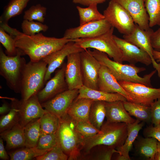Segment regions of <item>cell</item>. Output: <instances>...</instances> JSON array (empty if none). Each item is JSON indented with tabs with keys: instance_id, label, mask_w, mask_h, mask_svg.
I'll use <instances>...</instances> for the list:
<instances>
[{
	"instance_id": "obj_42",
	"label": "cell",
	"mask_w": 160,
	"mask_h": 160,
	"mask_svg": "<svg viewBox=\"0 0 160 160\" xmlns=\"http://www.w3.org/2000/svg\"><path fill=\"white\" fill-rule=\"evenodd\" d=\"M150 107L151 123L154 125L160 124V98L153 102Z\"/></svg>"
},
{
	"instance_id": "obj_50",
	"label": "cell",
	"mask_w": 160,
	"mask_h": 160,
	"mask_svg": "<svg viewBox=\"0 0 160 160\" xmlns=\"http://www.w3.org/2000/svg\"><path fill=\"white\" fill-rule=\"evenodd\" d=\"M154 160H160V152L157 151L154 156Z\"/></svg>"
},
{
	"instance_id": "obj_8",
	"label": "cell",
	"mask_w": 160,
	"mask_h": 160,
	"mask_svg": "<svg viewBox=\"0 0 160 160\" xmlns=\"http://www.w3.org/2000/svg\"><path fill=\"white\" fill-rule=\"evenodd\" d=\"M105 19L111 26L124 35L132 32L135 24L127 10L114 0H111L104 11Z\"/></svg>"
},
{
	"instance_id": "obj_39",
	"label": "cell",
	"mask_w": 160,
	"mask_h": 160,
	"mask_svg": "<svg viewBox=\"0 0 160 160\" xmlns=\"http://www.w3.org/2000/svg\"><path fill=\"white\" fill-rule=\"evenodd\" d=\"M59 143L57 133L41 134L36 147L43 150H50Z\"/></svg>"
},
{
	"instance_id": "obj_34",
	"label": "cell",
	"mask_w": 160,
	"mask_h": 160,
	"mask_svg": "<svg viewBox=\"0 0 160 160\" xmlns=\"http://www.w3.org/2000/svg\"><path fill=\"white\" fill-rule=\"evenodd\" d=\"M49 150H40L36 147H25L20 148L9 155L11 160H30L43 155Z\"/></svg>"
},
{
	"instance_id": "obj_2",
	"label": "cell",
	"mask_w": 160,
	"mask_h": 160,
	"mask_svg": "<svg viewBox=\"0 0 160 160\" xmlns=\"http://www.w3.org/2000/svg\"><path fill=\"white\" fill-rule=\"evenodd\" d=\"M88 50L101 65L109 69L118 81H124L139 83L151 87V79L157 71L156 69L141 77L138 73L145 71V68L137 67L131 64H124L111 60L108 55L104 52L95 49Z\"/></svg>"
},
{
	"instance_id": "obj_15",
	"label": "cell",
	"mask_w": 160,
	"mask_h": 160,
	"mask_svg": "<svg viewBox=\"0 0 160 160\" xmlns=\"http://www.w3.org/2000/svg\"><path fill=\"white\" fill-rule=\"evenodd\" d=\"M65 63L56 72L54 77L47 82L45 87L37 94L41 103L53 98L56 95L68 89L65 78Z\"/></svg>"
},
{
	"instance_id": "obj_4",
	"label": "cell",
	"mask_w": 160,
	"mask_h": 160,
	"mask_svg": "<svg viewBox=\"0 0 160 160\" xmlns=\"http://www.w3.org/2000/svg\"><path fill=\"white\" fill-rule=\"evenodd\" d=\"M76 122L67 114L60 118L59 126L57 132L59 143L68 159H77L83 148L85 138L75 128Z\"/></svg>"
},
{
	"instance_id": "obj_25",
	"label": "cell",
	"mask_w": 160,
	"mask_h": 160,
	"mask_svg": "<svg viewBox=\"0 0 160 160\" xmlns=\"http://www.w3.org/2000/svg\"><path fill=\"white\" fill-rule=\"evenodd\" d=\"M24 127L19 123L0 133V136L6 142L7 150L25 147Z\"/></svg>"
},
{
	"instance_id": "obj_48",
	"label": "cell",
	"mask_w": 160,
	"mask_h": 160,
	"mask_svg": "<svg viewBox=\"0 0 160 160\" xmlns=\"http://www.w3.org/2000/svg\"><path fill=\"white\" fill-rule=\"evenodd\" d=\"M11 108L9 105L6 103H4L0 107V114L1 115H5L10 110Z\"/></svg>"
},
{
	"instance_id": "obj_17",
	"label": "cell",
	"mask_w": 160,
	"mask_h": 160,
	"mask_svg": "<svg viewBox=\"0 0 160 160\" xmlns=\"http://www.w3.org/2000/svg\"><path fill=\"white\" fill-rule=\"evenodd\" d=\"M113 38L123 53V61L130 64L140 63L147 66L152 64L151 58L145 51L124 39L114 35Z\"/></svg>"
},
{
	"instance_id": "obj_35",
	"label": "cell",
	"mask_w": 160,
	"mask_h": 160,
	"mask_svg": "<svg viewBox=\"0 0 160 160\" xmlns=\"http://www.w3.org/2000/svg\"><path fill=\"white\" fill-rule=\"evenodd\" d=\"M150 28L160 25V0H144Z\"/></svg>"
},
{
	"instance_id": "obj_38",
	"label": "cell",
	"mask_w": 160,
	"mask_h": 160,
	"mask_svg": "<svg viewBox=\"0 0 160 160\" xmlns=\"http://www.w3.org/2000/svg\"><path fill=\"white\" fill-rule=\"evenodd\" d=\"M0 42L5 48L7 55L13 56L17 55L18 49L15 46L14 39L7 33L1 27H0Z\"/></svg>"
},
{
	"instance_id": "obj_19",
	"label": "cell",
	"mask_w": 160,
	"mask_h": 160,
	"mask_svg": "<svg viewBox=\"0 0 160 160\" xmlns=\"http://www.w3.org/2000/svg\"><path fill=\"white\" fill-rule=\"evenodd\" d=\"M97 85L99 90L108 93H119L124 96L127 101L135 103L109 69L102 65L99 71Z\"/></svg>"
},
{
	"instance_id": "obj_1",
	"label": "cell",
	"mask_w": 160,
	"mask_h": 160,
	"mask_svg": "<svg viewBox=\"0 0 160 160\" xmlns=\"http://www.w3.org/2000/svg\"><path fill=\"white\" fill-rule=\"evenodd\" d=\"M14 39L15 46L22 55H26L30 61L38 62L51 53L62 48L67 43L74 39L47 37L41 33L28 36L21 32L8 25L4 28Z\"/></svg>"
},
{
	"instance_id": "obj_40",
	"label": "cell",
	"mask_w": 160,
	"mask_h": 160,
	"mask_svg": "<svg viewBox=\"0 0 160 160\" xmlns=\"http://www.w3.org/2000/svg\"><path fill=\"white\" fill-rule=\"evenodd\" d=\"M75 128L77 132L85 139L95 136L100 131L88 121L76 122Z\"/></svg>"
},
{
	"instance_id": "obj_14",
	"label": "cell",
	"mask_w": 160,
	"mask_h": 160,
	"mask_svg": "<svg viewBox=\"0 0 160 160\" xmlns=\"http://www.w3.org/2000/svg\"><path fill=\"white\" fill-rule=\"evenodd\" d=\"M19 109V124L25 127L30 122L40 118L47 111L42 107L37 95L31 96L26 100L16 99Z\"/></svg>"
},
{
	"instance_id": "obj_36",
	"label": "cell",
	"mask_w": 160,
	"mask_h": 160,
	"mask_svg": "<svg viewBox=\"0 0 160 160\" xmlns=\"http://www.w3.org/2000/svg\"><path fill=\"white\" fill-rule=\"evenodd\" d=\"M46 12L47 8L40 4L33 5L25 12L23 19L29 21L36 20L43 23Z\"/></svg>"
},
{
	"instance_id": "obj_5",
	"label": "cell",
	"mask_w": 160,
	"mask_h": 160,
	"mask_svg": "<svg viewBox=\"0 0 160 160\" xmlns=\"http://www.w3.org/2000/svg\"><path fill=\"white\" fill-rule=\"evenodd\" d=\"M47 66L43 60L36 62L30 61L26 64L20 85L22 99H28L42 89Z\"/></svg>"
},
{
	"instance_id": "obj_16",
	"label": "cell",
	"mask_w": 160,
	"mask_h": 160,
	"mask_svg": "<svg viewBox=\"0 0 160 160\" xmlns=\"http://www.w3.org/2000/svg\"><path fill=\"white\" fill-rule=\"evenodd\" d=\"M85 50L77 47L74 41L66 44L60 49L48 55L42 60L46 63L47 68L44 79V84L50 78L53 72L62 65L68 56L76 52H81Z\"/></svg>"
},
{
	"instance_id": "obj_43",
	"label": "cell",
	"mask_w": 160,
	"mask_h": 160,
	"mask_svg": "<svg viewBox=\"0 0 160 160\" xmlns=\"http://www.w3.org/2000/svg\"><path fill=\"white\" fill-rule=\"evenodd\" d=\"M143 134L146 137H153L160 142V124L149 126L144 129Z\"/></svg>"
},
{
	"instance_id": "obj_7",
	"label": "cell",
	"mask_w": 160,
	"mask_h": 160,
	"mask_svg": "<svg viewBox=\"0 0 160 160\" xmlns=\"http://www.w3.org/2000/svg\"><path fill=\"white\" fill-rule=\"evenodd\" d=\"M114 28L106 33L94 37L74 39L76 45L85 50L93 48L106 54L113 60L122 63L123 53L113 37Z\"/></svg>"
},
{
	"instance_id": "obj_37",
	"label": "cell",
	"mask_w": 160,
	"mask_h": 160,
	"mask_svg": "<svg viewBox=\"0 0 160 160\" xmlns=\"http://www.w3.org/2000/svg\"><path fill=\"white\" fill-rule=\"evenodd\" d=\"M48 28L49 27L46 24L39 22L24 20L21 24L22 33L28 36L35 35L41 31L45 32Z\"/></svg>"
},
{
	"instance_id": "obj_11",
	"label": "cell",
	"mask_w": 160,
	"mask_h": 160,
	"mask_svg": "<svg viewBox=\"0 0 160 160\" xmlns=\"http://www.w3.org/2000/svg\"><path fill=\"white\" fill-rule=\"evenodd\" d=\"M80 55L84 86L98 90V80L101 64L88 49L81 52Z\"/></svg>"
},
{
	"instance_id": "obj_41",
	"label": "cell",
	"mask_w": 160,
	"mask_h": 160,
	"mask_svg": "<svg viewBox=\"0 0 160 160\" xmlns=\"http://www.w3.org/2000/svg\"><path fill=\"white\" fill-rule=\"evenodd\" d=\"M37 160H67L68 156L63 151L59 143L45 154L36 158Z\"/></svg>"
},
{
	"instance_id": "obj_51",
	"label": "cell",
	"mask_w": 160,
	"mask_h": 160,
	"mask_svg": "<svg viewBox=\"0 0 160 160\" xmlns=\"http://www.w3.org/2000/svg\"><path fill=\"white\" fill-rule=\"evenodd\" d=\"M157 151L160 152V142L158 141L157 143Z\"/></svg>"
},
{
	"instance_id": "obj_9",
	"label": "cell",
	"mask_w": 160,
	"mask_h": 160,
	"mask_svg": "<svg viewBox=\"0 0 160 160\" xmlns=\"http://www.w3.org/2000/svg\"><path fill=\"white\" fill-rule=\"evenodd\" d=\"M112 27L105 19L91 21L67 29L63 37L71 39L94 37L106 33Z\"/></svg>"
},
{
	"instance_id": "obj_31",
	"label": "cell",
	"mask_w": 160,
	"mask_h": 160,
	"mask_svg": "<svg viewBox=\"0 0 160 160\" xmlns=\"http://www.w3.org/2000/svg\"><path fill=\"white\" fill-rule=\"evenodd\" d=\"M11 109L7 114L2 115L0 119V132L8 129L19 123V109L16 99L11 98Z\"/></svg>"
},
{
	"instance_id": "obj_52",
	"label": "cell",
	"mask_w": 160,
	"mask_h": 160,
	"mask_svg": "<svg viewBox=\"0 0 160 160\" xmlns=\"http://www.w3.org/2000/svg\"></svg>"
},
{
	"instance_id": "obj_27",
	"label": "cell",
	"mask_w": 160,
	"mask_h": 160,
	"mask_svg": "<svg viewBox=\"0 0 160 160\" xmlns=\"http://www.w3.org/2000/svg\"><path fill=\"white\" fill-rule=\"evenodd\" d=\"M124 107L129 114L141 121L149 123L151 121L150 106L126 101L123 102Z\"/></svg>"
},
{
	"instance_id": "obj_28",
	"label": "cell",
	"mask_w": 160,
	"mask_h": 160,
	"mask_svg": "<svg viewBox=\"0 0 160 160\" xmlns=\"http://www.w3.org/2000/svg\"><path fill=\"white\" fill-rule=\"evenodd\" d=\"M106 116L105 102L94 100L91 105L89 114L90 122L100 130Z\"/></svg>"
},
{
	"instance_id": "obj_47",
	"label": "cell",
	"mask_w": 160,
	"mask_h": 160,
	"mask_svg": "<svg viewBox=\"0 0 160 160\" xmlns=\"http://www.w3.org/2000/svg\"><path fill=\"white\" fill-rule=\"evenodd\" d=\"M3 139L0 137V159L7 160L10 159V157L7 153L4 147Z\"/></svg>"
},
{
	"instance_id": "obj_20",
	"label": "cell",
	"mask_w": 160,
	"mask_h": 160,
	"mask_svg": "<svg viewBox=\"0 0 160 160\" xmlns=\"http://www.w3.org/2000/svg\"><path fill=\"white\" fill-rule=\"evenodd\" d=\"M123 7L132 17L135 24L144 30L151 28L149 16L145 9L144 0H114Z\"/></svg>"
},
{
	"instance_id": "obj_3",
	"label": "cell",
	"mask_w": 160,
	"mask_h": 160,
	"mask_svg": "<svg viewBox=\"0 0 160 160\" xmlns=\"http://www.w3.org/2000/svg\"><path fill=\"white\" fill-rule=\"evenodd\" d=\"M127 124L108 121L103 124L100 132L84 140L83 147L87 152L98 145L111 146L116 149L124 143L128 134Z\"/></svg>"
},
{
	"instance_id": "obj_29",
	"label": "cell",
	"mask_w": 160,
	"mask_h": 160,
	"mask_svg": "<svg viewBox=\"0 0 160 160\" xmlns=\"http://www.w3.org/2000/svg\"><path fill=\"white\" fill-rule=\"evenodd\" d=\"M40 118L30 122L24 127L25 147H36L41 135Z\"/></svg>"
},
{
	"instance_id": "obj_32",
	"label": "cell",
	"mask_w": 160,
	"mask_h": 160,
	"mask_svg": "<svg viewBox=\"0 0 160 160\" xmlns=\"http://www.w3.org/2000/svg\"><path fill=\"white\" fill-rule=\"evenodd\" d=\"M97 4H92L86 8L79 6L76 7L79 15L80 25L91 21L105 19L103 15L98 11Z\"/></svg>"
},
{
	"instance_id": "obj_13",
	"label": "cell",
	"mask_w": 160,
	"mask_h": 160,
	"mask_svg": "<svg viewBox=\"0 0 160 160\" xmlns=\"http://www.w3.org/2000/svg\"><path fill=\"white\" fill-rule=\"evenodd\" d=\"M153 31L150 28L144 30L135 24L134 28L130 33L124 35L123 38L127 41L136 46L146 52L151 57L153 68L157 71L160 78V63L154 59L153 56V48L151 42V35Z\"/></svg>"
},
{
	"instance_id": "obj_21",
	"label": "cell",
	"mask_w": 160,
	"mask_h": 160,
	"mask_svg": "<svg viewBox=\"0 0 160 160\" xmlns=\"http://www.w3.org/2000/svg\"><path fill=\"white\" fill-rule=\"evenodd\" d=\"M121 101L105 102L107 121L112 122H124L127 124L134 123L136 121L125 109Z\"/></svg>"
},
{
	"instance_id": "obj_26",
	"label": "cell",
	"mask_w": 160,
	"mask_h": 160,
	"mask_svg": "<svg viewBox=\"0 0 160 160\" xmlns=\"http://www.w3.org/2000/svg\"><path fill=\"white\" fill-rule=\"evenodd\" d=\"M158 142L153 137L141 138L136 143V151L140 156L145 159L154 160V155L157 151Z\"/></svg>"
},
{
	"instance_id": "obj_22",
	"label": "cell",
	"mask_w": 160,
	"mask_h": 160,
	"mask_svg": "<svg viewBox=\"0 0 160 160\" xmlns=\"http://www.w3.org/2000/svg\"><path fill=\"white\" fill-rule=\"evenodd\" d=\"M94 101L88 98H76L68 109L67 114L76 122H89V114L91 105Z\"/></svg>"
},
{
	"instance_id": "obj_23",
	"label": "cell",
	"mask_w": 160,
	"mask_h": 160,
	"mask_svg": "<svg viewBox=\"0 0 160 160\" xmlns=\"http://www.w3.org/2000/svg\"><path fill=\"white\" fill-rule=\"evenodd\" d=\"M144 124V122L136 119L133 123L127 124L128 134L124 144L117 148L119 152L117 158L119 160H130L129 153L131 150L133 143L137 138L139 132Z\"/></svg>"
},
{
	"instance_id": "obj_49",
	"label": "cell",
	"mask_w": 160,
	"mask_h": 160,
	"mask_svg": "<svg viewBox=\"0 0 160 160\" xmlns=\"http://www.w3.org/2000/svg\"><path fill=\"white\" fill-rule=\"evenodd\" d=\"M153 53L154 59L157 62H160V52L153 50Z\"/></svg>"
},
{
	"instance_id": "obj_46",
	"label": "cell",
	"mask_w": 160,
	"mask_h": 160,
	"mask_svg": "<svg viewBox=\"0 0 160 160\" xmlns=\"http://www.w3.org/2000/svg\"><path fill=\"white\" fill-rule=\"evenodd\" d=\"M107 0H72L73 3L88 6L92 4L102 3Z\"/></svg>"
},
{
	"instance_id": "obj_44",
	"label": "cell",
	"mask_w": 160,
	"mask_h": 160,
	"mask_svg": "<svg viewBox=\"0 0 160 160\" xmlns=\"http://www.w3.org/2000/svg\"><path fill=\"white\" fill-rule=\"evenodd\" d=\"M115 148L111 146H108L106 148L97 156L96 159L101 160H111L114 153H119V152Z\"/></svg>"
},
{
	"instance_id": "obj_24",
	"label": "cell",
	"mask_w": 160,
	"mask_h": 160,
	"mask_svg": "<svg viewBox=\"0 0 160 160\" xmlns=\"http://www.w3.org/2000/svg\"><path fill=\"white\" fill-rule=\"evenodd\" d=\"M81 98H88L94 101L107 102L127 101L124 96L119 93L107 92L89 88L84 86L79 89V95L76 99Z\"/></svg>"
},
{
	"instance_id": "obj_45",
	"label": "cell",
	"mask_w": 160,
	"mask_h": 160,
	"mask_svg": "<svg viewBox=\"0 0 160 160\" xmlns=\"http://www.w3.org/2000/svg\"><path fill=\"white\" fill-rule=\"evenodd\" d=\"M151 42L154 50L160 52V28L153 32L151 36Z\"/></svg>"
},
{
	"instance_id": "obj_30",
	"label": "cell",
	"mask_w": 160,
	"mask_h": 160,
	"mask_svg": "<svg viewBox=\"0 0 160 160\" xmlns=\"http://www.w3.org/2000/svg\"><path fill=\"white\" fill-rule=\"evenodd\" d=\"M31 0H11L0 17V22L7 23L12 17L20 14Z\"/></svg>"
},
{
	"instance_id": "obj_18",
	"label": "cell",
	"mask_w": 160,
	"mask_h": 160,
	"mask_svg": "<svg viewBox=\"0 0 160 160\" xmlns=\"http://www.w3.org/2000/svg\"><path fill=\"white\" fill-rule=\"evenodd\" d=\"M80 53H73L67 57L65 78L69 89H79L84 86Z\"/></svg>"
},
{
	"instance_id": "obj_33",
	"label": "cell",
	"mask_w": 160,
	"mask_h": 160,
	"mask_svg": "<svg viewBox=\"0 0 160 160\" xmlns=\"http://www.w3.org/2000/svg\"><path fill=\"white\" fill-rule=\"evenodd\" d=\"M60 122V118L47 111L40 118L41 134L56 133Z\"/></svg>"
},
{
	"instance_id": "obj_12",
	"label": "cell",
	"mask_w": 160,
	"mask_h": 160,
	"mask_svg": "<svg viewBox=\"0 0 160 160\" xmlns=\"http://www.w3.org/2000/svg\"><path fill=\"white\" fill-rule=\"evenodd\" d=\"M79 93L78 89H68L41 105L47 111L61 118L67 114L68 109Z\"/></svg>"
},
{
	"instance_id": "obj_6",
	"label": "cell",
	"mask_w": 160,
	"mask_h": 160,
	"mask_svg": "<svg viewBox=\"0 0 160 160\" xmlns=\"http://www.w3.org/2000/svg\"><path fill=\"white\" fill-rule=\"evenodd\" d=\"M22 56L18 50L15 56H8L0 46V74L5 79L9 87L16 93H20L22 76L26 64Z\"/></svg>"
},
{
	"instance_id": "obj_10",
	"label": "cell",
	"mask_w": 160,
	"mask_h": 160,
	"mask_svg": "<svg viewBox=\"0 0 160 160\" xmlns=\"http://www.w3.org/2000/svg\"><path fill=\"white\" fill-rule=\"evenodd\" d=\"M118 82L129 94L135 103L150 106L155 100L160 98V88H153L143 84L131 82Z\"/></svg>"
}]
</instances>
